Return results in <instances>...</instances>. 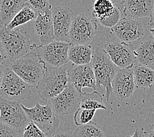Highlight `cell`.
Here are the masks:
<instances>
[{"mask_svg": "<svg viewBox=\"0 0 154 137\" xmlns=\"http://www.w3.org/2000/svg\"><path fill=\"white\" fill-rule=\"evenodd\" d=\"M135 86L148 90L154 84V70L140 64L136 65L132 70Z\"/></svg>", "mask_w": 154, "mask_h": 137, "instance_id": "7402d4cb", "label": "cell"}, {"mask_svg": "<svg viewBox=\"0 0 154 137\" xmlns=\"http://www.w3.org/2000/svg\"><path fill=\"white\" fill-rule=\"evenodd\" d=\"M0 121L11 126L22 135L30 123L21 107V103L0 97Z\"/></svg>", "mask_w": 154, "mask_h": 137, "instance_id": "9c48e42d", "label": "cell"}, {"mask_svg": "<svg viewBox=\"0 0 154 137\" xmlns=\"http://www.w3.org/2000/svg\"><path fill=\"white\" fill-rule=\"evenodd\" d=\"M38 13L26 3V5L17 14L6 27L10 30L19 28L24 24L34 20L37 17Z\"/></svg>", "mask_w": 154, "mask_h": 137, "instance_id": "d4e9b609", "label": "cell"}, {"mask_svg": "<svg viewBox=\"0 0 154 137\" xmlns=\"http://www.w3.org/2000/svg\"><path fill=\"white\" fill-rule=\"evenodd\" d=\"M93 51L92 46L88 44L72 45L68 52L69 61L76 65H88L92 61Z\"/></svg>", "mask_w": 154, "mask_h": 137, "instance_id": "44dd1931", "label": "cell"}, {"mask_svg": "<svg viewBox=\"0 0 154 137\" xmlns=\"http://www.w3.org/2000/svg\"><path fill=\"white\" fill-rule=\"evenodd\" d=\"M8 61L9 62L8 58H7V55L5 54L4 50H3L1 42H0V65H2L5 67V65ZM10 64H11V63H10Z\"/></svg>", "mask_w": 154, "mask_h": 137, "instance_id": "1f68e13d", "label": "cell"}, {"mask_svg": "<svg viewBox=\"0 0 154 137\" xmlns=\"http://www.w3.org/2000/svg\"><path fill=\"white\" fill-rule=\"evenodd\" d=\"M106 51L111 61L119 69H130L134 65V53L128 44L122 42H109L105 44Z\"/></svg>", "mask_w": 154, "mask_h": 137, "instance_id": "5bb4252c", "label": "cell"}, {"mask_svg": "<svg viewBox=\"0 0 154 137\" xmlns=\"http://www.w3.org/2000/svg\"><path fill=\"white\" fill-rule=\"evenodd\" d=\"M97 30L96 20L91 19L86 14H79L72 21L69 35V42L72 45H88L95 37Z\"/></svg>", "mask_w": 154, "mask_h": 137, "instance_id": "52a82bcc", "label": "cell"}, {"mask_svg": "<svg viewBox=\"0 0 154 137\" xmlns=\"http://www.w3.org/2000/svg\"><path fill=\"white\" fill-rule=\"evenodd\" d=\"M0 42L10 63L25 55L36 46L31 44L27 32L20 28L10 30L2 26L0 28Z\"/></svg>", "mask_w": 154, "mask_h": 137, "instance_id": "6da1fadb", "label": "cell"}, {"mask_svg": "<svg viewBox=\"0 0 154 137\" xmlns=\"http://www.w3.org/2000/svg\"><path fill=\"white\" fill-rule=\"evenodd\" d=\"M51 11L38 13L37 17L32 23L34 33L40 45H48L55 40Z\"/></svg>", "mask_w": 154, "mask_h": 137, "instance_id": "e0dca14e", "label": "cell"}, {"mask_svg": "<svg viewBox=\"0 0 154 137\" xmlns=\"http://www.w3.org/2000/svg\"><path fill=\"white\" fill-rule=\"evenodd\" d=\"M80 108L86 110H107V108L103 101V97L97 91L90 93L82 92L79 98Z\"/></svg>", "mask_w": 154, "mask_h": 137, "instance_id": "603a6c76", "label": "cell"}, {"mask_svg": "<svg viewBox=\"0 0 154 137\" xmlns=\"http://www.w3.org/2000/svg\"><path fill=\"white\" fill-rule=\"evenodd\" d=\"M146 132L144 131L143 128H137L132 135H129L127 137H146Z\"/></svg>", "mask_w": 154, "mask_h": 137, "instance_id": "d6a6232c", "label": "cell"}, {"mask_svg": "<svg viewBox=\"0 0 154 137\" xmlns=\"http://www.w3.org/2000/svg\"><path fill=\"white\" fill-rule=\"evenodd\" d=\"M21 107L29 120L34 123L46 136L59 126V121L51 105H43L37 101L33 107H26L22 104Z\"/></svg>", "mask_w": 154, "mask_h": 137, "instance_id": "8992f818", "label": "cell"}, {"mask_svg": "<svg viewBox=\"0 0 154 137\" xmlns=\"http://www.w3.org/2000/svg\"><path fill=\"white\" fill-rule=\"evenodd\" d=\"M68 83L67 69L65 67L59 68L47 67L36 88L41 99L51 100L65 90Z\"/></svg>", "mask_w": 154, "mask_h": 137, "instance_id": "277c9868", "label": "cell"}, {"mask_svg": "<svg viewBox=\"0 0 154 137\" xmlns=\"http://www.w3.org/2000/svg\"><path fill=\"white\" fill-rule=\"evenodd\" d=\"M55 40L69 42V35L73 20V12L68 7L57 6L51 9Z\"/></svg>", "mask_w": 154, "mask_h": 137, "instance_id": "7c38bea8", "label": "cell"}, {"mask_svg": "<svg viewBox=\"0 0 154 137\" xmlns=\"http://www.w3.org/2000/svg\"><path fill=\"white\" fill-rule=\"evenodd\" d=\"M96 111L79 108L75 112L74 122L77 126L85 125L92 122Z\"/></svg>", "mask_w": 154, "mask_h": 137, "instance_id": "4316f807", "label": "cell"}, {"mask_svg": "<svg viewBox=\"0 0 154 137\" xmlns=\"http://www.w3.org/2000/svg\"><path fill=\"white\" fill-rule=\"evenodd\" d=\"M135 60L138 64L146 67L154 65V39L149 37L141 42L133 51Z\"/></svg>", "mask_w": 154, "mask_h": 137, "instance_id": "ffe728a7", "label": "cell"}, {"mask_svg": "<svg viewBox=\"0 0 154 137\" xmlns=\"http://www.w3.org/2000/svg\"><path fill=\"white\" fill-rule=\"evenodd\" d=\"M69 82L80 94L83 88H90L97 91L95 76L91 63L86 65L72 64L67 70Z\"/></svg>", "mask_w": 154, "mask_h": 137, "instance_id": "4fadbf2b", "label": "cell"}, {"mask_svg": "<svg viewBox=\"0 0 154 137\" xmlns=\"http://www.w3.org/2000/svg\"><path fill=\"white\" fill-rule=\"evenodd\" d=\"M22 137H47V136L34 123L30 121L23 131Z\"/></svg>", "mask_w": 154, "mask_h": 137, "instance_id": "f1b7e54d", "label": "cell"}, {"mask_svg": "<svg viewBox=\"0 0 154 137\" xmlns=\"http://www.w3.org/2000/svg\"><path fill=\"white\" fill-rule=\"evenodd\" d=\"M91 65L95 76L97 90L103 86L106 90L107 101H109L112 92L111 82L119 68L111 61L106 51L100 48H96L93 51Z\"/></svg>", "mask_w": 154, "mask_h": 137, "instance_id": "3957f363", "label": "cell"}, {"mask_svg": "<svg viewBox=\"0 0 154 137\" xmlns=\"http://www.w3.org/2000/svg\"><path fill=\"white\" fill-rule=\"evenodd\" d=\"M149 32H150V33L152 34V37L153 38V39H154V29H149Z\"/></svg>", "mask_w": 154, "mask_h": 137, "instance_id": "8d00e7d4", "label": "cell"}, {"mask_svg": "<svg viewBox=\"0 0 154 137\" xmlns=\"http://www.w3.org/2000/svg\"><path fill=\"white\" fill-rule=\"evenodd\" d=\"M132 69H119L111 82V89L119 100L125 101L130 99L135 90Z\"/></svg>", "mask_w": 154, "mask_h": 137, "instance_id": "9a60e30c", "label": "cell"}, {"mask_svg": "<svg viewBox=\"0 0 154 137\" xmlns=\"http://www.w3.org/2000/svg\"><path fill=\"white\" fill-rule=\"evenodd\" d=\"M148 25L153 27L152 29H154V5L152 9V12L151 14V16H150V20L148 23Z\"/></svg>", "mask_w": 154, "mask_h": 137, "instance_id": "836d02e7", "label": "cell"}, {"mask_svg": "<svg viewBox=\"0 0 154 137\" xmlns=\"http://www.w3.org/2000/svg\"><path fill=\"white\" fill-rule=\"evenodd\" d=\"M0 137H22V135L11 126L0 121Z\"/></svg>", "mask_w": 154, "mask_h": 137, "instance_id": "f546056e", "label": "cell"}, {"mask_svg": "<svg viewBox=\"0 0 154 137\" xmlns=\"http://www.w3.org/2000/svg\"><path fill=\"white\" fill-rule=\"evenodd\" d=\"M140 114L146 121L154 128V84L143 93Z\"/></svg>", "mask_w": 154, "mask_h": 137, "instance_id": "cb8c5ba5", "label": "cell"}, {"mask_svg": "<svg viewBox=\"0 0 154 137\" xmlns=\"http://www.w3.org/2000/svg\"><path fill=\"white\" fill-rule=\"evenodd\" d=\"M37 13H45L51 11L52 5L46 0H29L26 1Z\"/></svg>", "mask_w": 154, "mask_h": 137, "instance_id": "83f0119b", "label": "cell"}, {"mask_svg": "<svg viewBox=\"0 0 154 137\" xmlns=\"http://www.w3.org/2000/svg\"><path fill=\"white\" fill-rule=\"evenodd\" d=\"M73 132L68 127L58 126V128L51 134L47 135V137H72Z\"/></svg>", "mask_w": 154, "mask_h": 137, "instance_id": "4dcf8cb0", "label": "cell"}, {"mask_svg": "<svg viewBox=\"0 0 154 137\" xmlns=\"http://www.w3.org/2000/svg\"><path fill=\"white\" fill-rule=\"evenodd\" d=\"M92 15L101 25L111 29L121 19L119 9L109 0L94 2Z\"/></svg>", "mask_w": 154, "mask_h": 137, "instance_id": "2e32d148", "label": "cell"}, {"mask_svg": "<svg viewBox=\"0 0 154 137\" xmlns=\"http://www.w3.org/2000/svg\"><path fill=\"white\" fill-rule=\"evenodd\" d=\"M5 67L2 65H0V85H1V83L2 81V79L3 76V73H4V70H5Z\"/></svg>", "mask_w": 154, "mask_h": 137, "instance_id": "e575fe53", "label": "cell"}, {"mask_svg": "<svg viewBox=\"0 0 154 137\" xmlns=\"http://www.w3.org/2000/svg\"><path fill=\"white\" fill-rule=\"evenodd\" d=\"M70 42L54 40L45 45H36L34 50L37 52L44 63L49 67L59 68L68 63Z\"/></svg>", "mask_w": 154, "mask_h": 137, "instance_id": "ba28073f", "label": "cell"}, {"mask_svg": "<svg viewBox=\"0 0 154 137\" xmlns=\"http://www.w3.org/2000/svg\"><path fill=\"white\" fill-rule=\"evenodd\" d=\"M123 6V14L133 20L150 17L154 5V0H127L117 2Z\"/></svg>", "mask_w": 154, "mask_h": 137, "instance_id": "ac0fdd59", "label": "cell"}, {"mask_svg": "<svg viewBox=\"0 0 154 137\" xmlns=\"http://www.w3.org/2000/svg\"><path fill=\"white\" fill-rule=\"evenodd\" d=\"M72 137H106L103 130L96 123L77 126L72 133Z\"/></svg>", "mask_w": 154, "mask_h": 137, "instance_id": "484cf974", "label": "cell"}, {"mask_svg": "<svg viewBox=\"0 0 154 137\" xmlns=\"http://www.w3.org/2000/svg\"><path fill=\"white\" fill-rule=\"evenodd\" d=\"M9 67L24 82L36 87L44 76L47 66L33 50L11 63Z\"/></svg>", "mask_w": 154, "mask_h": 137, "instance_id": "7a4b0ae2", "label": "cell"}, {"mask_svg": "<svg viewBox=\"0 0 154 137\" xmlns=\"http://www.w3.org/2000/svg\"><path fill=\"white\" fill-rule=\"evenodd\" d=\"M111 29L121 42L128 45L140 40L144 35L142 23L127 17L121 19Z\"/></svg>", "mask_w": 154, "mask_h": 137, "instance_id": "8fae6325", "label": "cell"}, {"mask_svg": "<svg viewBox=\"0 0 154 137\" xmlns=\"http://www.w3.org/2000/svg\"><path fill=\"white\" fill-rule=\"evenodd\" d=\"M26 4L24 0L0 1V25L7 26Z\"/></svg>", "mask_w": 154, "mask_h": 137, "instance_id": "d6986e66", "label": "cell"}, {"mask_svg": "<svg viewBox=\"0 0 154 137\" xmlns=\"http://www.w3.org/2000/svg\"><path fill=\"white\" fill-rule=\"evenodd\" d=\"M80 94L68 83L67 86L57 96L51 100V106L57 116H63L71 114L80 108Z\"/></svg>", "mask_w": 154, "mask_h": 137, "instance_id": "30bf717a", "label": "cell"}, {"mask_svg": "<svg viewBox=\"0 0 154 137\" xmlns=\"http://www.w3.org/2000/svg\"><path fill=\"white\" fill-rule=\"evenodd\" d=\"M146 137H154V128H152L148 132H146Z\"/></svg>", "mask_w": 154, "mask_h": 137, "instance_id": "d590c367", "label": "cell"}, {"mask_svg": "<svg viewBox=\"0 0 154 137\" xmlns=\"http://www.w3.org/2000/svg\"><path fill=\"white\" fill-rule=\"evenodd\" d=\"M32 96L30 86L14 73L5 67L0 85V97L13 101L27 100Z\"/></svg>", "mask_w": 154, "mask_h": 137, "instance_id": "5b68a950", "label": "cell"}]
</instances>
